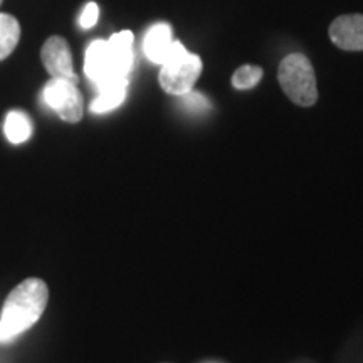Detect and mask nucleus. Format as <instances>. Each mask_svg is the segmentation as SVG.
I'll use <instances>...</instances> for the list:
<instances>
[{
  "label": "nucleus",
  "instance_id": "2",
  "mask_svg": "<svg viewBox=\"0 0 363 363\" xmlns=\"http://www.w3.org/2000/svg\"><path fill=\"white\" fill-rule=\"evenodd\" d=\"M278 81L286 96L299 106H313L318 101L315 69L305 54L286 56L279 65Z\"/></svg>",
  "mask_w": 363,
  "mask_h": 363
},
{
  "label": "nucleus",
  "instance_id": "9",
  "mask_svg": "<svg viewBox=\"0 0 363 363\" xmlns=\"http://www.w3.org/2000/svg\"><path fill=\"white\" fill-rule=\"evenodd\" d=\"M108 49L113 62V71L120 78H128L133 67V33L121 30L108 39Z\"/></svg>",
  "mask_w": 363,
  "mask_h": 363
},
{
  "label": "nucleus",
  "instance_id": "7",
  "mask_svg": "<svg viewBox=\"0 0 363 363\" xmlns=\"http://www.w3.org/2000/svg\"><path fill=\"white\" fill-rule=\"evenodd\" d=\"M84 74L94 84L103 83V81L120 78L113 71V62L108 49V40L96 39L93 40L86 49L84 56Z\"/></svg>",
  "mask_w": 363,
  "mask_h": 363
},
{
  "label": "nucleus",
  "instance_id": "1",
  "mask_svg": "<svg viewBox=\"0 0 363 363\" xmlns=\"http://www.w3.org/2000/svg\"><path fill=\"white\" fill-rule=\"evenodd\" d=\"M49 288L43 279L29 278L9 293L0 316V343L19 337L43 316L48 306Z\"/></svg>",
  "mask_w": 363,
  "mask_h": 363
},
{
  "label": "nucleus",
  "instance_id": "3",
  "mask_svg": "<svg viewBox=\"0 0 363 363\" xmlns=\"http://www.w3.org/2000/svg\"><path fill=\"white\" fill-rule=\"evenodd\" d=\"M202 72V59L197 54L189 52L185 45L175 40L170 56L162 65L160 86L172 96H184L194 89Z\"/></svg>",
  "mask_w": 363,
  "mask_h": 363
},
{
  "label": "nucleus",
  "instance_id": "14",
  "mask_svg": "<svg viewBox=\"0 0 363 363\" xmlns=\"http://www.w3.org/2000/svg\"><path fill=\"white\" fill-rule=\"evenodd\" d=\"M182 98V106L190 113H206L211 110V103L208 99L201 93H195V91H189L187 94H184Z\"/></svg>",
  "mask_w": 363,
  "mask_h": 363
},
{
  "label": "nucleus",
  "instance_id": "15",
  "mask_svg": "<svg viewBox=\"0 0 363 363\" xmlns=\"http://www.w3.org/2000/svg\"><path fill=\"white\" fill-rule=\"evenodd\" d=\"M99 19V7L96 2H88L86 7L83 9V13L79 17V26L83 29H91V27L96 26V22Z\"/></svg>",
  "mask_w": 363,
  "mask_h": 363
},
{
  "label": "nucleus",
  "instance_id": "4",
  "mask_svg": "<svg viewBox=\"0 0 363 363\" xmlns=\"http://www.w3.org/2000/svg\"><path fill=\"white\" fill-rule=\"evenodd\" d=\"M76 84L78 83L69 79L51 78L43 89L44 103L67 123H78L84 113L83 96Z\"/></svg>",
  "mask_w": 363,
  "mask_h": 363
},
{
  "label": "nucleus",
  "instance_id": "8",
  "mask_svg": "<svg viewBox=\"0 0 363 363\" xmlns=\"http://www.w3.org/2000/svg\"><path fill=\"white\" fill-rule=\"evenodd\" d=\"M175 39L172 34V27L165 22L152 26L143 39V51L150 61L155 65H163L174 49Z\"/></svg>",
  "mask_w": 363,
  "mask_h": 363
},
{
  "label": "nucleus",
  "instance_id": "16",
  "mask_svg": "<svg viewBox=\"0 0 363 363\" xmlns=\"http://www.w3.org/2000/svg\"><path fill=\"white\" fill-rule=\"evenodd\" d=\"M207 363H217V362H207Z\"/></svg>",
  "mask_w": 363,
  "mask_h": 363
},
{
  "label": "nucleus",
  "instance_id": "17",
  "mask_svg": "<svg viewBox=\"0 0 363 363\" xmlns=\"http://www.w3.org/2000/svg\"><path fill=\"white\" fill-rule=\"evenodd\" d=\"M0 4H2V0H0Z\"/></svg>",
  "mask_w": 363,
  "mask_h": 363
},
{
  "label": "nucleus",
  "instance_id": "5",
  "mask_svg": "<svg viewBox=\"0 0 363 363\" xmlns=\"http://www.w3.org/2000/svg\"><path fill=\"white\" fill-rule=\"evenodd\" d=\"M40 59L45 71L51 74V78L57 79H69L78 83V76L74 74L72 67V56L69 44L61 35H52L45 40L40 51Z\"/></svg>",
  "mask_w": 363,
  "mask_h": 363
},
{
  "label": "nucleus",
  "instance_id": "13",
  "mask_svg": "<svg viewBox=\"0 0 363 363\" xmlns=\"http://www.w3.org/2000/svg\"><path fill=\"white\" fill-rule=\"evenodd\" d=\"M262 79V69L259 66H240L233 76V86L235 89H252Z\"/></svg>",
  "mask_w": 363,
  "mask_h": 363
},
{
  "label": "nucleus",
  "instance_id": "6",
  "mask_svg": "<svg viewBox=\"0 0 363 363\" xmlns=\"http://www.w3.org/2000/svg\"><path fill=\"white\" fill-rule=\"evenodd\" d=\"M330 39L342 51H363V16L347 13L331 22Z\"/></svg>",
  "mask_w": 363,
  "mask_h": 363
},
{
  "label": "nucleus",
  "instance_id": "11",
  "mask_svg": "<svg viewBox=\"0 0 363 363\" xmlns=\"http://www.w3.org/2000/svg\"><path fill=\"white\" fill-rule=\"evenodd\" d=\"M4 131H6V136L11 143H24L33 135V121H30L29 115H26L24 111H9V115L6 116V123H4Z\"/></svg>",
  "mask_w": 363,
  "mask_h": 363
},
{
  "label": "nucleus",
  "instance_id": "10",
  "mask_svg": "<svg viewBox=\"0 0 363 363\" xmlns=\"http://www.w3.org/2000/svg\"><path fill=\"white\" fill-rule=\"evenodd\" d=\"M98 96L91 103V111L108 113L116 110L120 104L126 99V91H128V78H113L96 84Z\"/></svg>",
  "mask_w": 363,
  "mask_h": 363
},
{
  "label": "nucleus",
  "instance_id": "12",
  "mask_svg": "<svg viewBox=\"0 0 363 363\" xmlns=\"http://www.w3.org/2000/svg\"><path fill=\"white\" fill-rule=\"evenodd\" d=\"M21 39V24L11 13L0 12V61L7 59Z\"/></svg>",
  "mask_w": 363,
  "mask_h": 363
}]
</instances>
